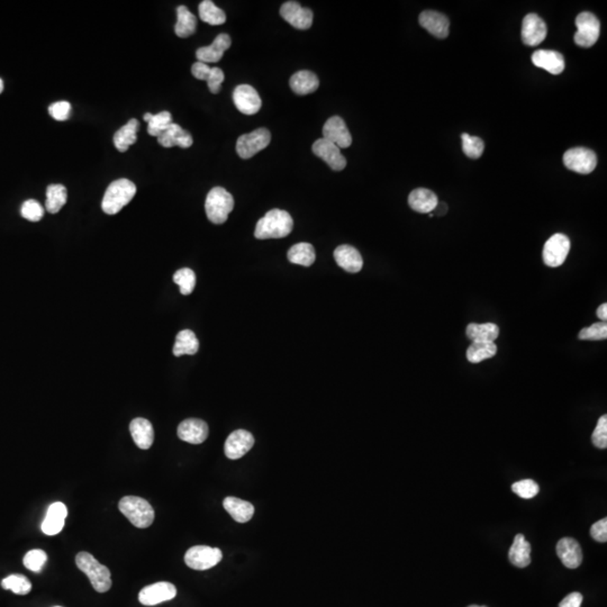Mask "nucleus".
Listing matches in <instances>:
<instances>
[{
    "mask_svg": "<svg viewBox=\"0 0 607 607\" xmlns=\"http://www.w3.org/2000/svg\"><path fill=\"white\" fill-rule=\"evenodd\" d=\"M294 221L286 210H271L259 219L254 237L259 239H283L292 233Z\"/></svg>",
    "mask_w": 607,
    "mask_h": 607,
    "instance_id": "1",
    "label": "nucleus"
},
{
    "mask_svg": "<svg viewBox=\"0 0 607 607\" xmlns=\"http://www.w3.org/2000/svg\"><path fill=\"white\" fill-rule=\"evenodd\" d=\"M136 186L129 179H118L111 182L102 198V208L106 214L115 215L134 198Z\"/></svg>",
    "mask_w": 607,
    "mask_h": 607,
    "instance_id": "2",
    "label": "nucleus"
},
{
    "mask_svg": "<svg viewBox=\"0 0 607 607\" xmlns=\"http://www.w3.org/2000/svg\"><path fill=\"white\" fill-rule=\"evenodd\" d=\"M77 567L85 572L90 581L91 586L98 593H106L111 590V571L107 567L100 564L94 555L88 552H80L76 557Z\"/></svg>",
    "mask_w": 607,
    "mask_h": 607,
    "instance_id": "3",
    "label": "nucleus"
},
{
    "mask_svg": "<svg viewBox=\"0 0 607 607\" xmlns=\"http://www.w3.org/2000/svg\"><path fill=\"white\" fill-rule=\"evenodd\" d=\"M120 511L129 519L133 526L139 528L151 526L155 521V511L148 500L138 496H126L118 504Z\"/></svg>",
    "mask_w": 607,
    "mask_h": 607,
    "instance_id": "4",
    "label": "nucleus"
},
{
    "mask_svg": "<svg viewBox=\"0 0 607 607\" xmlns=\"http://www.w3.org/2000/svg\"><path fill=\"white\" fill-rule=\"evenodd\" d=\"M234 208V198L228 190L223 187H214L208 193L205 210L208 219L213 224H223Z\"/></svg>",
    "mask_w": 607,
    "mask_h": 607,
    "instance_id": "5",
    "label": "nucleus"
},
{
    "mask_svg": "<svg viewBox=\"0 0 607 607\" xmlns=\"http://www.w3.org/2000/svg\"><path fill=\"white\" fill-rule=\"evenodd\" d=\"M223 553L217 548L207 546H191L186 555L184 562L194 570H207L222 560Z\"/></svg>",
    "mask_w": 607,
    "mask_h": 607,
    "instance_id": "6",
    "label": "nucleus"
},
{
    "mask_svg": "<svg viewBox=\"0 0 607 607\" xmlns=\"http://www.w3.org/2000/svg\"><path fill=\"white\" fill-rule=\"evenodd\" d=\"M576 26L575 43L581 47H593L601 33V23L595 15L588 12L581 13L576 18Z\"/></svg>",
    "mask_w": 607,
    "mask_h": 607,
    "instance_id": "7",
    "label": "nucleus"
},
{
    "mask_svg": "<svg viewBox=\"0 0 607 607\" xmlns=\"http://www.w3.org/2000/svg\"><path fill=\"white\" fill-rule=\"evenodd\" d=\"M271 141V134L267 129H258L255 131L243 134L237 142V155L242 159H250L259 152L266 149Z\"/></svg>",
    "mask_w": 607,
    "mask_h": 607,
    "instance_id": "8",
    "label": "nucleus"
},
{
    "mask_svg": "<svg viewBox=\"0 0 607 607\" xmlns=\"http://www.w3.org/2000/svg\"><path fill=\"white\" fill-rule=\"evenodd\" d=\"M564 164L567 169L581 175H590L597 166V158L595 152L592 150L586 148H574L565 153Z\"/></svg>",
    "mask_w": 607,
    "mask_h": 607,
    "instance_id": "9",
    "label": "nucleus"
},
{
    "mask_svg": "<svg viewBox=\"0 0 607 607\" xmlns=\"http://www.w3.org/2000/svg\"><path fill=\"white\" fill-rule=\"evenodd\" d=\"M569 250V239L565 234H555L544 244L542 253L543 261L546 266L551 267V268L560 267L566 261Z\"/></svg>",
    "mask_w": 607,
    "mask_h": 607,
    "instance_id": "10",
    "label": "nucleus"
},
{
    "mask_svg": "<svg viewBox=\"0 0 607 607\" xmlns=\"http://www.w3.org/2000/svg\"><path fill=\"white\" fill-rule=\"evenodd\" d=\"M177 596L175 585L168 581H160L144 587L139 593V601L145 606H155L164 601H171Z\"/></svg>",
    "mask_w": 607,
    "mask_h": 607,
    "instance_id": "11",
    "label": "nucleus"
},
{
    "mask_svg": "<svg viewBox=\"0 0 607 607\" xmlns=\"http://www.w3.org/2000/svg\"><path fill=\"white\" fill-rule=\"evenodd\" d=\"M233 102L235 107L244 115L257 114L262 106L258 91L250 85L237 86L233 91Z\"/></svg>",
    "mask_w": 607,
    "mask_h": 607,
    "instance_id": "12",
    "label": "nucleus"
},
{
    "mask_svg": "<svg viewBox=\"0 0 607 607\" xmlns=\"http://www.w3.org/2000/svg\"><path fill=\"white\" fill-rule=\"evenodd\" d=\"M312 151L318 158L325 161L334 171H342L347 166V159L342 155L341 149L330 141L320 139L313 144Z\"/></svg>",
    "mask_w": 607,
    "mask_h": 607,
    "instance_id": "13",
    "label": "nucleus"
},
{
    "mask_svg": "<svg viewBox=\"0 0 607 607\" xmlns=\"http://www.w3.org/2000/svg\"><path fill=\"white\" fill-rule=\"evenodd\" d=\"M254 446L253 435L246 429H237L228 435L225 442V455L231 460H237L252 449Z\"/></svg>",
    "mask_w": 607,
    "mask_h": 607,
    "instance_id": "14",
    "label": "nucleus"
},
{
    "mask_svg": "<svg viewBox=\"0 0 607 607\" xmlns=\"http://www.w3.org/2000/svg\"><path fill=\"white\" fill-rule=\"evenodd\" d=\"M323 139L339 146L340 149H347L352 144L350 131L340 116H333L326 120L323 126Z\"/></svg>",
    "mask_w": 607,
    "mask_h": 607,
    "instance_id": "15",
    "label": "nucleus"
},
{
    "mask_svg": "<svg viewBox=\"0 0 607 607\" xmlns=\"http://www.w3.org/2000/svg\"><path fill=\"white\" fill-rule=\"evenodd\" d=\"M281 17L297 29H308L312 26L313 15L310 8L301 7L297 1H287L281 8Z\"/></svg>",
    "mask_w": 607,
    "mask_h": 607,
    "instance_id": "16",
    "label": "nucleus"
},
{
    "mask_svg": "<svg viewBox=\"0 0 607 607\" xmlns=\"http://www.w3.org/2000/svg\"><path fill=\"white\" fill-rule=\"evenodd\" d=\"M546 33L548 29L546 23L540 16H537V14L526 15L523 19L522 33H521L524 44L530 47L539 45L541 42L544 41Z\"/></svg>",
    "mask_w": 607,
    "mask_h": 607,
    "instance_id": "17",
    "label": "nucleus"
},
{
    "mask_svg": "<svg viewBox=\"0 0 607 607\" xmlns=\"http://www.w3.org/2000/svg\"><path fill=\"white\" fill-rule=\"evenodd\" d=\"M178 436L182 441L191 444H200L208 436V425L198 418H188L179 424Z\"/></svg>",
    "mask_w": 607,
    "mask_h": 607,
    "instance_id": "18",
    "label": "nucleus"
},
{
    "mask_svg": "<svg viewBox=\"0 0 607 607\" xmlns=\"http://www.w3.org/2000/svg\"><path fill=\"white\" fill-rule=\"evenodd\" d=\"M557 555L564 566L569 569L578 568L583 562L581 544L572 537H562L557 543Z\"/></svg>",
    "mask_w": 607,
    "mask_h": 607,
    "instance_id": "19",
    "label": "nucleus"
},
{
    "mask_svg": "<svg viewBox=\"0 0 607 607\" xmlns=\"http://www.w3.org/2000/svg\"><path fill=\"white\" fill-rule=\"evenodd\" d=\"M232 40L228 34H219L208 47H199L196 56L203 63H216L224 56L225 51L231 47Z\"/></svg>",
    "mask_w": 607,
    "mask_h": 607,
    "instance_id": "20",
    "label": "nucleus"
},
{
    "mask_svg": "<svg viewBox=\"0 0 607 607\" xmlns=\"http://www.w3.org/2000/svg\"><path fill=\"white\" fill-rule=\"evenodd\" d=\"M68 517L67 506L61 502L53 503L47 512V517L42 523L44 535H56L62 531Z\"/></svg>",
    "mask_w": 607,
    "mask_h": 607,
    "instance_id": "21",
    "label": "nucleus"
},
{
    "mask_svg": "<svg viewBox=\"0 0 607 607\" xmlns=\"http://www.w3.org/2000/svg\"><path fill=\"white\" fill-rule=\"evenodd\" d=\"M420 26L438 38L449 36L450 22L447 16L433 10H425L420 15Z\"/></svg>",
    "mask_w": 607,
    "mask_h": 607,
    "instance_id": "22",
    "label": "nucleus"
},
{
    "mask_svg": "<svg viewBox=\"0 0 607 607\" xmlns=\"http://www.w3.org/2000/svg\"><path fill=\"white\" fill-rule=\"evenodd\" d=\"M158 142L164 148L179 146L182 149H188L193 145L194 140L189 132L182 129L178 124L171 123L168 126V129L158 136Z\"/></svg>",
    "mask_w": 607,
    "mask_h": 607,
    "instance_id": "23",
    "label": "nucleus"
},
{
    "mask_svg": "<svg viewBox=\"0 0 607 607\" xmlns=\"http://www.w3.org/2000/svg\"><path fill=\"white\" fill-rule=\"evenodd\" d=\"M336 263L345 271L356 274L361 271L363 267L361 254L356 248L351 246H340L334 251Z\"/></svg>",
    "mask_w": 607,
    "mask_h": 607,
    "instance_id": "24",
    "label": "nucleus"
},
{
    "mask_svg": "<svg viewBox=\"0 0 607 607\" xmlns=\"http://www.w3.org/2000/svg\"><path fill=\"white\" fill-rule=\"evenodd\" d=\"M532 62L535 67L544 69L551 74H560L565 70L564 56L555 51H537L532 56Z\"/></svg>",
    "mask_w": 607,
    "mask_h": 607,
    "instance_id": "25",
    "label": "nucleus"
},
{
    "mask_svg": "<svg viewBox=\"0 0 607 607\" xmlns=\"http://www.w3.org/2000/svg\"><path fill=\"white\" fill-rule=\"evenodd\" d=\"M129 432L140 449L148 450L152 447L155 441V431L150 420L142 418H134L129 424Z\"/></svg>",
    "mask_w": 607,
    "mask_h": 607,
    "instance_id": "26",
    "label": "nucleus"
},
{
    "mask_svg": "<svg viewBox=\"0 0 607 607\" xmlns=\"http://www.w3.org/2000/svg\"><path fill=\"white\" fill-rule=\"evenodd\" d=\"M439 199L433 191L425 188L413 190L409 196V205L413 210L420 214H429L436 208Z\"/></svg>",
    "mask_w": 607,
    "mask_h": 607,
    "instance_id": "27",
    "label": "nucleus"
},
{
    "mask_svg": "<svg viewBox=\"0 0 607 607\" xmlns=\"http://www.w3.org/2000/svg\"><path fill=\"white\" fill-rule=\"evenodd\" d=\"M290 88L295 94L304 95L312 94L317 90L320 86V80L315 73L312 71L301 70L292 74L290 81Z\"/></svg>",
    "mask_w": 607,
    "mask_h": 607,
    "instance_id": "28",
    "label": "nucleus"
},
{
    "mask_svg": "<svg viewBox=\"0 0 607 607\" xmlns=\"http://www.w3.org/2000/svg\"><path fill=\"white\" fill-rule=\"evenodd\" d=\"M225 510L233 520L237 523H246L251 520L254 514V506L251 503L237 498V497H226L223 502Z\"/></svg>",
    "mask_w": 607,
    "mask_h": 607,
    "instance_id": "29",
    "label": "nucleus"
},
{
    "mask_svg": "<svg viewBox=\"0 0 607 607\" xmlns=\"http://www.w3.org/2000/svg\"><path fill=\"white\" fill-rule=\"evenodd\" d=\"M510 561L515 567L526 568L531 564V544L523 535H517L508 552Z\"/></svg>",
    "mask_w": 607,
    "mask_h": 607,
    "instance_id": "30",
    "label": "nucleus"
},
{
    "mask_svg": "<svg viewBox=\"0 0 607 607\" xmlns=\"http://www.w3.org/2000/svg\"><path fill=\"white\" fill-rule=\"evenodd\" d=\"M199 350V342L195 333L190 330H182L178 333L173 345V354L175 356H194Z\"/></svg>",
    "mask_w": 607,
    "mask_h": 607,
    "instance_id": "31",
    "label": "nucleus"
},
{
    "mask_svg": "<svg viewBox=\"0 0 607 607\" xmlns=\"http://www.w3.org/2000/svg\"><path fill=\"white\" fill-rule=\"evenodd\" d=\"M177 23L175 33L179 38H189L195 34L197 27V18L186 6H179L177 8Z\"/></svg>",
    "mask_w": 607,
    "mask_h": 607,
    "instance_id": "32",
    "label": "nucleus"
},
{
    "mask_svg": "<svg viewBox=\"0 0 607 607\" xmlns=\"http://www.w3.org/2000/svg\"><path fill=\"white\" fill-rule=\"evenodd\" d=\"M466 334L473 342H495L499 336V327L494 323H471L466 329Z\"/></svg>",
    "mask_w": 607,
    "mask_h": 607,
    "instance_id": "33",
    "label": "nucleus"
},
{
    "mask_svg": "<svg viewBox=\"0 0 607 607\" xmlns=\"http://www.w3.org/2000/svg\"><path fill=\"white\" fill-rule=\"evenodd\" d=\"M139 120H129L125 126L115 133L114 144L120 152H126L138 140Z\"/></svg>",
    "mask_w": 607,
    "mask_h": 607,
    "instance_id": "34",
    "label": "nucleus"
},
{
    "mask_svg": "<svg viewBox=\"0 0 607 607\" xmlns=\"http://www.w3.org/2000/svg\"><path fill=\"white\" fill-rule=\"evenodd\" d=\"M315 250L310 243H298L292 246L288 251V260L295 265L303 267H310L315 262Z\"/></svg>",
    "mask_w": 607,
    "mask_h": 607,
    "instance_id": "35",
    "label": "nucleus"
},
{
    "mask_svg": "<svg viewBox=\"0 0 607 607\" xmlns=\"http://www.w3.org/2000/svg\"><path fill=\"white\" fill-rule=\"evenodd\" d=\"M497 354L495 342H473L467 349V360L471 363H479L491 359Z\"/></svg>",
    "mask_w": 607,
    "mask_h": 607,
    "instance_id": "36",
    "label": "nucleus"
},
{
    "mask_svg": "<svg viewBox=\"0 0 607 607\" xmlns=\"http://www.w3.org/2000/svg\"><path fill=\"white\" fill-rule=\"evenodd\" d=\"M68 200L67 188L63 184H50L47 188V202L45 208L51 214H56L61 210Z\"/></svg>",
    "mask_w": 607,
    "mask_h": 607,
    "instance_id": "37",
    "label": "nucleus"
},
{
    "mask_svg": "<svg viewBox=\"0 0 607 607\" xmlns=\"http://www.w3.org/2000/svg\"><path fill=\"white\" fill-rule=\"evenodd\" d=\"M143 120L148 123V133L155 138L160 136L168 129V126L173 123V116L169 111H161L157 115L146 113L143 116Z\"/></svg>",
    "mask_w": 607,
    "mask_h": 607,
    "instance_id": "38",
    "label": "nucleus"
},
{
    "mask_svg": "<svg viewBox=\"0 0 607 607\" xmlns=\"http://www.w3.org/2000/svg\"><path fill=\"white\" fill-rule=\"evenodd\" d=\"M198 10L200 19L205 23L210 24V25L216 26V25H222L226 22V15H225L224 10L219 8L210 0H204L199 3Z\"/></svg>",
    "mask_w": 607,
    "mask_h": 607,
    "instance_id": "39",
    "label": "nucleus"
},
{
    "mask_svg": "<svg viewBox=\"0 0 607 607\" xmlns=\"http://www.w3.org/2000/svg\"><path fill=\"white\" fill-rule=\"evenodd\" d=\"M3 590H12L17 595H27L32 590L31 581L23 575H10L1 581Z\"/></svg>",
    "mask_w": 607,
    "mask_h": 607,
    "instance_id": "40",
    "label": "nucleus"
},
{
    "mask_svg": "<svg viewBox=\"0 0 607 607\" xmlns=\"http://www.w3.org/2000/svg\"><path fill=\"white\" fill-rule=\"evenodd\" d=\"M173 281L178 285L182 295H190L195 290V272L189 268L180 269L173 275Z\"/></svg>",
    "mask_w": 607,
    "mask_h": 607,
    "instance_id": "41",
    "label": "nucleus"
},
{
    "mask_svg": "<svg viewBox=\"0 0 607 607\" xmlns=\"http://www.w3.org/2000/svg\"><path fill=\"white\" fill-rule=\"evenodd\" d=\"M462 150L464 155L471 159H479L484 153V141L477 136H471L468 133L462 135Z\"/></svg>",
    "mask_w": 607,
    "mask_h": 607,
    "instance_id": "42",
    "label": "nucleus"
},
{
    "mask_svg": "<svg viewBox=\"0 0 607 607\" xmlns=\"http://www.w3.org/2000/svg\"><path fill=\"white\" fill-rule=\"evenodd\" d=\"M579 340L583 341H601V340H606L607 338V323L606 322H599L594 323L592 326L585 327L579 332Z\"/></svg>",
    "mask_w": 607,
    "mask_h": 607,
    "instance_id": "43",
    "label": "nucleus"
},
{
    "mask_svg": "<svg viewBox=\"0 0 607 607\" xmlns=\"http://www.w3.org/2000/svg\"><path fill=\"white\" fill-rule=\"evenodd\" d=\"M512 491L517 494V496L524 499H530L537 496L540 491V487L535 480L524 479V480L512 484Z\"/></svg>",
    "mask_w": 607,
    "mask_h": 607,
    "instance_id": "44",
    "label": "nucleus"
},
{
    "mask_svg": "<svg viewBox=\"0 0 607 607\" xmlns=\"http://www.w3.org/2000/svg\"><path fill=\"white\" fill-rule=\"evenodd\" d=\"M47 560V555L43 550H31L24 557V566L31 571L40 572L43 569Z\"/></svg>",
    "mask_w": 607,
    "mask_h": 607,
    "instance_id": "45",
    "label": "nucleus"
},
{
    "mask_svg": "<svg viewBox=\"0 0 607 607\" xmlns=\"http://www.w3.org/2000/svg\"><path fill=\"white\" fill-rule=\"evenodd\" d=\"M21 214L22 216H23L24 219H27V221H31V222H38V221H41L42 217H43L44 208L42 207V205L40 204L38 200L29 199V200L24 203L23 206H22Z\"/></svg>",
    "mask_w": 607,
    "mask_h": 607,
    "instance_id": "46",
    "label": "nucleus"
},
{
    "mask_svg": "<svg viewBox=\"0 0 607 607\" xmlns=\"http://www.w3.org/2000/svg\"><path fill=\"white\" fill-rule=\"evenodd\" d=\"M592 442L595 447L599 449H606L607 447V415H603L597 422L595 429H594L593 435H592Z\"/></svg>",
    "mask_w": 607,
    "mask_h": 607,
    "instance_id": "47",
    "label": "nucleus"
},
{
    "mask_svg": "<svg viewBox=\"0 0 607 607\" xmlns=\"http://www.w3.org/2000/svg\"><path fill=\"white\" fill-rule=\"evenodd\" d=\"M71 105L68 102H56L49 107V114L58 122L67 120L70 117Z\"/></svg>",
    "mask_w": 607,
    "mask_h": 607,
    "instance_id": "48",
    "label": "nucleus"
},
{
    "mask_svg": "<svg viewBox=\"0 0 607 607\" xmlns=\"http://www.w3.org/2000/svg\"><path fill=\"white\" fill-rule=\"evenodd\" d=\"M224 79L225 76L222 69H219V68L217 67L212 68L210 76H208L207 80H206L210 93H213V94H219V90H221V86H222Z\"/></svg>",
    "mask_w": 607,
    "mask_h": 607,
    "instance_id": "49",
    "label": "nucleus"
},
{
    "mask_svg": "<svg viewBox=\"0 0 607 607\" xmlns=\"http://www.w3.org/2000/svg\"><path fill=\"white\" fill-rule=\"evenodd\" d=\"M590 535L599 542H606L607 541V520L601 519L597 521L595 524L592 526L590 528Z\"/></svg>",
    "mask_w": 607,
    "mask_h": 607,
    "instance_id": "50",
    "label": "nucleus"
},
{
    "mask_svg": "<svg viewBox=\"0 0 607 607\" xmlns=\"http://www.w3.org/2000/svg\"><path fill=\"white\" fill-rule=\"evenodd\" d=\"M210 70H212V68L210 65L199 61L194 63L193 67H191V73L196 79L205 80V81L207 80Z\"/></svg>",
    "mask_w": 607,
    "mask_h": 607,
    "instance_id": "51",
    "label": "nucleus"
},
{
    "mask_svg": "<svg viewBox=\"0 0 607 607\" xmlns=\"http://www.w3.org/2000/svg\"><path fill=\"white\" fill-rule=\"evenodd\" d=\"M583 595L578 592H574V593L569 594V595L566 596L562 601H561L560 604H559V607H581V603H583Z\"/></svg>",
    "mask_w": 607,
    "mask_h": 607,
    "instance_id": "52",
    "label": "nucleus"
},
{
    "mask_svg": "<svg viewBox=\"0 0 607 607\" xmlns=\"http://www.w3.org/2000/svg\"><path fill=\"white\" fill-rule=\"evenodd\" d=\"M596 314H597V317H599V320H601V321H603V322H606V320H607V304L606 303L601 304V306H599V308H597V312H596Z\"/></svg>",
    "mask_w": 607,
    "mask_h": 607,
    "instance_id": "53",
    "label": "nucleus"
},
{
    "mask_svg": "<svg viewBox=\"0 0 607 607\" xmlns=\"http://www.w3.org/2000/svg\"><path fill=\"white\" fill-rule=\"evenodd\" d=\"M3 80L0 79V94L3 93Z\"/></svg>",
    "mask_w": 607,
    "mask_h": 607,
    "instance_id": "54",
    "label": "nucleus"
},
{
    "mask_svg": "<svg viewBox=\"0 0 607 607\" xmlns=\"http://www.w3.org/2000/svg\"><path fill=\"white\" fill-rule=\"evenodd\" d=\"M468 607H487V606H479V605H470V606H468Z\"/></svg>",
    "mask_w": 607,
    "mask_h": 607,
    "instance_id": "55",
    "label": "nucleus"
},
{
    "mask_svg": "<svg viewBox=\"0 0 607 607\" xmlns=\"http://www.w3.org/2000/svg\"><path fill=\"white\" fill-rule=\"evenodd\" d=\"M56 607H60V606H56Z\"/></svg>",
    "mask_w": 607,
    "mask_h": 607,
    "instance_id": "56",
    "label": "nucleus"
}]
</instances>
